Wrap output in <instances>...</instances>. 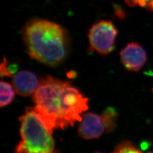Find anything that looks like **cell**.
Wrapping results in <instances>:
<instances>
[{
	"instance_id": "cell-1",
	"label": "cell",
	"mask_w": 153,
	"mask_h": 153,
	"mask_svg": "<svg viewBox=\"0 0 153 153\" xmlns=\"http://www.w3.org/2000/svg\"><path fill=\"white\" fill-rule=\"evenodd\" d=\"M33 100L35 114L52 133L80 121L88 108V99L78 88L51 76L40 81Z\"/></svg>"
},
{
	"instance_id": "cell-2",
	"label": "cell",
	"mask_w": 153,
	"mask_h": 153,
	"mask_svg": "<svg viewBox=\"0 0 153 153\" xmlns=\"http://www.w3.org/2000/svg\"><path fill=\"white\" fill-rule=\"evenodd\" d=\"M23 40L28 55L49 66L63 62L70 50V41L65 30L47 20L35 19L28 22L23 30Z\"/></svg>"
},
{
	"instance_id": "cell-3",
	"label": "cell",
	"mask_w": 153,
	"mask_h": 153,
	"mask_svg": "<svg viewBox=\"0 0 153 153\" xmlns=\"http://www.w3.org/2000/svg\"><path fill=\"white\" fill-rule=\"evenodd\" d=\"M22 141L16 146L14 153H59L55 149L52 133L35 114L28 107L19 118Z\"/></svg>"
},
{
	"instance_id": "cell-4",
	"label": "cell",
	"mask_w": 153,
	"mask_h": 153,
	"mask_svg": "<svg viewBox=\"0 0 153 153\" xmlns=\"http://www.w3.org/2000/svg\"><path fill=\"white\" fill-rule=\"evenodd\" d=\"M117 30L113 23L102 21L94 24L90 28L88 37L90 49L100 55H108L115 49Z\"/></svg>"
},
{
	"instance_id": "cell-5",
	"label": "cell",
	"mask_w": 153,
	"mask_h": 153,
	"mask_svg": "<svg viewBox=\"0 0 153 153\" xmlns=\"http://www.w3.org/2000/svg\"><path fill=\"white\" fill-rule=\"evenodd\" d=\"M79 122L78 134L82 138H98L104 132H107L105 124L102 115L88 112L82 115V119Z\"/></svg>"
},
{
	"instance_id": "cell-6",
	"label": "cell",
	"mask_w": 153,
	"mask_h": 153,
	"mask_svg": "<svg viewBox=\"0 0 153 153\" xmlns=\"http://www.w3.org/2000/svg\"><path fill=\"white\" fill-rule=\"evenodd\" d=\"M121 61L126 70L140 71L147 61V54L142 46L137 43H130L120 52Z\"/></svg>"
},
{
	"instance_id": "cell-7",
	"label": "cell",
	"mask_w": 153,
	"mask_h": 153,
	"mask_svg": "<svg viewBox=\"0 0 153 153\" xmlns=\"http://www.w3.org/2000/svg\"><path fill=\"white\" fill-rule=\"evenodd\" d=\"M12 82L16 93L23 97L33 94L36 91L40 83L37 76L28 71L18 72L13 77Z\"/></svg>"
},
{
	"instance_id": "cell-8",
	"label": "cell",
	"mask_w": 153,
	"mask_h": 153,
	"mask_svg": "<svg viewBox=\"0 0 153 153\" xmlns=\"http://www.w3.org/2000/svg\"><path fill=\"white\" fill-rule=\"evenodd\" d=\"M0 106L5 107L10 104L14 98L15 93L11 85L7 82H1Z\"/></svg>"
},
{
	"instance_id": "cell-9",
	"label": "cell",
	"mask_w": 153,
	"mask_h": 153,
	"mask_svg": "<svg viewBox=\"0 0 153 153\" xmlns=\"http://www.w3.org/2000/svg\"><path fill=\"white\" fill-rule=\"evenodd\" d=\"M117 115L116 111L112 107H107L104 110L102 116L105 124L107 132H111L115 129Z\"/></svg>"
},
{
	"instance_id": "cell-10",
	"label": "cell",
	"mask_w": 153,
	"mask_h": 153,
	"mask_svg": "<svg viewBox=\"0 0 153 153\" xmlns=\"http://www.w3.org/2000/svg\"><path fill=\"white\" fill-rule=\"evenodd\" d=\"M113 153H143L131 142L126 141L119 143Z\"/></svg>"
},
{
	"instance_id": "cell-11",
	"label": "cell",
	"mask_w": 153,
	"mask_h": 153,
	"mask_svg": "<svg viewBox=\"0 0 153 153\" xmlns=\"http://www.w3.org/2000/svg\"><path fill=\"white\" fill-rule=\"evenodd\" d=\"M17 69V66L16 65H8L5 58H4L1 64V75L2 76H11L16 73Z\"/></svg>"
},
{
	"instance_id": "cell-12",
	"label": "cell",
	"mask_w": 153,
	"mask_h": 153,
	"mask_svg": "<svg viewBox=\"0 0 153 153\" xmlns=\"http://www.w3.org/2000/svg\"><path fill=\"white\" fill-rule=\"evenodd\" d=\"M150 1L152 0H126V2L128 5L131 7L136 6L146 7L147 4Z\"/></svg>"
},
{
	"instance_id": "cell-13",
	"label": "cell",
	"mask_w": 153,
	"mask_h": 153,
	"mask_svg": "<svg viewBox=\"0 0 153 153\" xmlns=\"http://www.w3.org/2000/svg\"><path fill=\"white\" fill-rule=\"evenodd\" d=\"M116 13L117 16H119V17H120L121 18H123L124 16H125L124 13L122 11V9H119V8H118V7H117V9L116 10Z\"/></svg>"
},
{
	"instance_id": "cell-14",
	"label": "cell",
	"mask_w": 153,
	"mask_h": 153,
	"mask_svg": "<svg viewBox=\"0 0 153 153\" xmlns=\"http://www.w3.org/2000/svg\"><path fill=\"white\" fill-rule=\"evenodd\" d=\"M145 7L149 10L153 11V0H152L149 2H148Z\"/></svg>"
},
{
	"instance_id": "cell-15",
	"label": "cell",
	"mask_w": 153,
	"mask_h": 153,
	"mask_svg": "<svg viewBox=\"0 0 153 153\" xmlns=\"http://www.w3.org/2000/svg\"><path fill=\"white\" fill-rule=\"evenodd\" d=\"M99 153V152H97V153Z\"/></svg>"
},
{
	"instance_id": "cell-16",
	"label": "cell",
	"mask_w": 153,
	"mask_h": 153,
	"mask_svg": "<svg viewBox=\"0 0 153 153\" xmlns=\"http://www.w3.org/2000/svg\"></svg>"
}]
</instances>
